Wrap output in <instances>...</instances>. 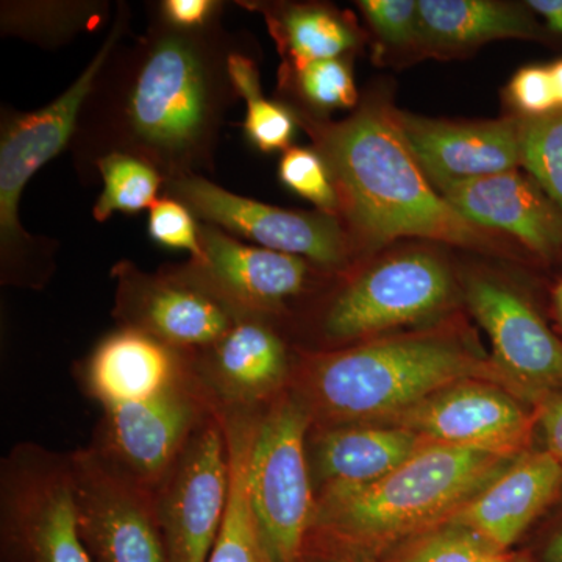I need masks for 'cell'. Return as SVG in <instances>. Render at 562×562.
<instances>
[{"label": "cell", "instance_id": "6da1fadb", "mask_svg": "<svg viewBox=\"0 0 562 562\" xmlns=\"http://www.w3.org/2000/svg\"><path fill=\"white\" fill-rule=\"evenodd\" d=\"M236 43L220 22L195 32L151 21L111 52L81 109L72 144L80 168L133 155L165 180L213 168L222 122L238 99L228 76Z\"/></svg>", "mask_w": 562, "mask_h": 562}, {"label": "cell", "instance_id": "7a4b0ae2", "mask_svg": "<svg viewBox=\"0 0 562 562\" xmlns=\"http://www.w3.org/2000/svg\"><path fill=\"white\" fill-rule=\"evenodd\" d=\"M382 94L368 95L344 121L297 114L330 172L353 265L401 239L449 244L494 255H530L508 236L465 220L422 171Z\"/></svg>", "mask_w": 562, "mask_h": 562}, {"label": "cell", "instance_id": "3957f363", "mask_svg": "<svg viewBox=\"0 0 562 562\" xmlns=\"http://www.w3.org/2000/svg\"><path fill=\"white\" fill-rule=\"evenodd\" d=\"M484 382L530 397L494 360H486L450 328L369 339L312 355L302 391L310 414L330 420L397 416L454 384Z\"/></svg>", "mask_w": 562, "mask_h": 562}, {"label": "cell", "instance_id": "277c9868", "mask_svg": "<svg viewBox=\"0 0 562 562\" xmlns=\"http://www.w3.org/2000/svg\"><path fill=\"white\" fill-rule=\"evenodd\" d=\"M514 461L428 443L379 482L324 487L313 527L362 552H382L449 522Z\"/></svg>", "mask_w": 562, "mask_h": 562}, {"label": "cell", "instance_id": "5b68a950", "mask_svg": "<svg viewBox=\"0 0 562 562\" xmlns=\"http://www.w3.org/2000/svg\"><path fill=\"white\" fill-rule=\"evenodd\" d=\"M128 27V9L122 3L101 49L79 79L49 105L32 113L2 111L0 131V269L2 283L43 288L54 272L52 254L43 239L29 235L20 222L25 184L52 158L60 155L76 135L81 109L111 52Z\"/></svg>", "mask_w": 562, "mask_h": 562}, {"label": "cell", "instance_id": "8992f818", "mask_svg": "<svg viewBox=\"0 0 562 562\" xmlns=\"http://www.w3.org/2000/svg\"><path fill=\"white\" fill-rule=\"evenodd\" d=\"M328 303L322 331L333 342H362L435 316L449 305L453 277L430 247H401L358 262Z\"/></svg>", "mask_w": 562, "mask_h": 562}, {"label": "cell", "instance_id": "52a82bcc", "mask_svg": "<svg viewBox=\"0 0 562 562\" xmlns=\"http://www.w3.org/2000/svg\"><path fill=\"white\" fill-rule=\"evenodd\" d=\"M0 522L21 562H92L81 541L69 454L18 443L0 465Z\"/></svg>", "mask_w": 562, "mask_h": 562}, {"label": "cell", "instance_id": "ba28073f", "mask_svg": "<svg viewBox=\"0 0 562 562\" xmlns=\"http://www.w3.org/2000/svg\"><path fill=\"white\" fill-rule=\"evenodd\" d=\"M312 414L297 398L273 403L258 417L249 458L251 509L277 562H299L313 527L306 432Z\"/></svg>", "mask_w": 562, "mask_h": 562}, {"label": "cell", "instance_id": "9c48e42d", "mask_svg": "<svg viewBox=\"0 0 562 562\" xmlns=\"http://www.w3.org/2000/svg\"><path fill=\"white\" fill-rule=\"evenodd\" d=\"M220 408L194 361L160 394L103 409L101 441L94 446L125 475L157 492L191 436Z\"/></svg>", "mask_w": 562, "mask_h": 562}, {"label": "cell", "instance_id": "30bf717a", "mask_svg": "<svg viewBox=\"0 0 562 562\" xmlns=\"http://www.w3.org/2000/svg\"><path fill=\"white\" fill-rule=\"evenodd\" d=\"M162 191L187 205L203 224L243 236L262 249L294 255L324 271H342L353 265L341 222L330 214L284 210L243 198L201 173L165 180Z\"/></svg>", "mask_w": 562, "mask_h": 562}, {"label": "cell", "instance_id": "8fae6325", "mask_svg": "<svg viewBox=\"0 0 562 562\" xmlns=\"http://www.w3.org/2000/svg\"><path fill=\"white\" fill-rule=\"evenodd\" d=\"M231 491L224 413L216 409L191 436L155 492L166 562H209Z\"/></svg>", "mask_w": 562, "mask_h": 562}, {"label": "cell", "instance_id": "7c38bea8", "mask_svg": "<svg viewBox=\"0 0 562 562\" xmlns=\"http://www.w3.org/2000/svg\"><path fill=\"white\" fill-rule=\"evenodd\" d=\"M113 277L114 316L121 327L147 333L184 353L209 349L241 319L190 262L147 273L131 261H121L114 266Z\"/></svg>", "mask_w": 562, "mask_h": 562}, {"label": "cell", "instance_id": "4fadbf2b", "mask_svg": "<svg viewBox=\"0 0 562 562\" xmlns=\"http://www.w3.org/2000/svg\"><path fill=\"white\" fill-rule=\"evenodd\" d=\"M81 541L95 562H166L154 492L94 446L69 453Z\"/></svg>", "mask_w": 562, "mask_h": 562}, {"label": "cell", "instance_id": "5bb4252c", "mask_svg": "<svg viewBox=\"0 0 562 562\" xmlns=\"http://www.w3.org/2000/svg\"><path fill=\"white\" fill-rule=\"evenodd\" d=\"M390 422L431 443L514 461L528 452L539 408H525L516 395L495 384L465 382L436 392Z\"/></svg>", "mask_w": 562, "mask_h": 562}, {"label": "cell", "instance_id": "9a60e30c", "mask_svg": "<svg viewBox=\"0 0 562 562\" xmlns=\"http://www.w3.org/2000/svg\"><path fill=\"white\" fill-rule=\"evenodd\" d=\"M465 302L490 336L494 361L530 397L561 390L562 341L524 295L501 280L472 273Z\"/></svg>", "mask_w": 562, "mask_h": 562}, {"label": "cell", "instance_id": "2e32d148", "mask_svg": "<svg viewBox=\"0 0 562 562\" xmlns=\"http://www.w3.org/2000/svg\"><path fill=\"white\" fill-rule=\"evenodd\" d=\"M202 257L191 268L241 317L269 319L306 290L317 266L281 251L249 246L210 224L199 228Z\"/></svg>", "mask_w": 562, "mask_h": 562}, {"label": "cell", "instance_id": "e0dca14e", "mask_svg": "<svg viewBox=\"0 0 562 562\" xmlns=\"http://www.w3.org/2000/svg\"><path fill=\"white\" fill-rule=\"evenodd\" d=\"M403 136L432 187L520 169V117L447 121L397 110Z\"/></svg>", "mask_w": 562, "mask_h": 562}, {"label": "cell", "instance_id": "ac0fdd59", "mask_svg": "<svg viewBox=\"0 0 562 562\" xmlns=\"http://www.w3.org/2000/svg\"><path fill=\"white\" fill-rule=\"evenodd\" d=\"M465 220L508 236L542 260L562 255V211L520 169L438 188Z\"/></svg>", "mask_w": 562, "mask_h": 562}, {"label": "cell", "instance_id": "d6986e66", "mask_svg": "<svg viewBox=\"0 0 562 562\" xmlns=\"http://www.w3.org/2000/svg\"><path fill=\"white\" fill-rule=\"evenodd\" d=\"M562 492V464L552 454L527 452L454 514L450 524L508 552Z\"/></svg>", "mask_w": 562, "mask_h": 562}, {"label": "cell", "instance_id": "ffe728a7", "mask_svg": "<svg viewBox=\"0 0 562 562\" xmlns=\"http://www.w3.org/2000/svg\"><path fill=\"white\" fill-rule=\"evenodd\" d=\"M194 355L195 371L224 409H250L265 401L290 369L286 344L262 317H241L220 341Z\"/></svg>", "mask_w": 562, "mask_h": 562}, {"label": "cell", "instance_id": "44dd1931", "mask_svg": "<svg viewBox=\"0 0 562 562\" xmlns=\"http://www.w3.org/2000/svg\"><path fill=\"white\" fill-rule=\"evenodd\" d=\"M192 355L135 328L120 327L92 351L85 382L103 409L146 401L188 371Z\"/></svg>", "mask_w": 562, "mask_h": 562}, {"label": "cell", "instance_id": "7402d4cb", "mask_svg": "<svg viewBox=\"0 0 562 562\" xmlns=\"http://www.w3.org/2000/svg\"><path fill=\"white\" fill-rule=\"evenodd\" d=\"M420 47L428 54L471 50L495 40H546L527 3L498 0H420Z\"/></svg>", "mask_w": 562, "mask_h": 562}, {"label": "cell", "instance_id": "603a6c76", "mask_svg": "<svg viewBox=\"0 0 562 562\" xmlns=\"http://www.w3.org/2000/svg\"><path fill=\"white\" fill-rule=\"evenodd\" d=\"M427 439L412 430L395 427H335L314 443L316 471L328 486H366L401 468Z\"/></svg>", "mask_w": 562, "mask_h": 562}, {"label": "cell", "instance_id": "cb8c5ba5", "mask_svg": "<svg viewBox=\"0 0 562 562\" xmlns=\"http://www.w3.org/2000/svg\"><path fill=\"white\" fill-rule=\"evenodd\" d=\"M231 453L227 512L209 562H277L251 509L249 458L258 417L250 409H224Z\"/></svg>", "mask_w": 562, "mask_h": 562}, {"label": "cell", "instance_id": "d4e9b609", "mask_svg": "<svg viewBox=\"0 0 562 562\" xmlns=\"http://www.w3.org/2000/svg\"><path fill=\"white\" fill-rule=\"evenodd\" d=\"M265 13L269 32L284 58L283 69H301L310 63L336 60L358 49L362 35L346 13L321 3L255 5Z\"/></svg>", "mask_w": 562, "mask_h": 562}, {"label": "cell", "instance_id": "484cf974", "mask_svg": "<svg viewBox=\"0 0 562 562\" xmlns=\"http://www.w3.org/2000/svg\"><path fill=\"white\" fill-rule=\"evenodd\" d=\"M102 177L103 191L92 209L98 222L110 220L114 213H139L158 201L165 177L149 162L128 154L105 155L95 165Z\"/></svg>", "mask_w": 562, "mask_h": 562}, {"label": "cell", "instance_id": "4316f807", "mask_svg": "<svg viewBox=\"0 0 562 562\" xmlns=\"http://www.w3.org/2000/svg\"><path fill=\"white\" fill-rule=\"evenodd\" d=\"M520 117V168L562 211V110Z\"/></svg>", "mask_w": 562, "mask_h": 562}, {"label": "cell", "instance_id": "83f0119b", "mask_svg": "<svg viewBox=\"0 0 562 562\" xmlns=\"http://www.w3.org/2000/svg\"><path fill=\"white\" fill-rule=\"evenodd\" d=\"M281 85L291 81L313 116L335 110H351L360 105L353 74L342 58L310 63L301 69H281Z\"/></svg>", "mask_w": 562, "mask_h": 562}, {"label": "cell", "instance_id": "f1b7e54d", "mask_svg": "<svg viewBox=\"0 0 562 562\" xmlns=\"http://www.w3.org/2000/svg\"><path fill=\"white\" fill-rule=\"evenodd\" d=\"M494 552L472 531L447 522L402 542L386 562H490Z\"/></svg>", "mask_w": 562, "mask_h": 562}, {"label": "cell", "instance_id": "f546056e", "mask_svg": "<svg viewBox=\"0 0 562 562\" xmlns=\"http://www.w3.org/2000/svg\"><path fill=\"white\" fill-rule=\"evenodd\" d=\"M279 179L292 192L312 202L317 211L338 217V195L330 172L313 147H291L284 151L279 165Z\"/></svg>", "mask_w": 562, "mask_h": 562}, {"label": "cell", "instance_id": "4dcf8cb0", "mask_svg": "<svg viewBox=\"0 0 562 562\" xmlns=\"http://www.w3.org/2000/svg\"><path fill=\"white\" fill-rule=\"evenodd\" d=\"M358 9L386 46L420 49L419 3L416 0H360Z\"/></svg>", "mask_w": 562, "mask_h": 562}, {"label": "cell", "instance_id": "1f68e13d", "mask_svg": "<svg viewBox=\"0 0 562 562\" xmlns=\"http://www.w3.org/2000/svg\"><path fill=\"white\" fill-rule=\"evenodd\" d=\"M246 102L244 132L247 139L265 154L291 149L292 139L301 125L295 111L284 103L268 101L262 94Z\"/></svg>", "mask_w": 562, "mask_h": 562}, {"label": "cell", "instance_id": "d6a6232c", "mask_svg": "<svg viewBox=\"0 0 562 562\" xmlns=\"http://www.w3.org/2000/svg\"><path fill=\"white\" fill-rule=\"evenodd\" d=\"M198 217L187 205L177 199H158L149 210V235L155 243L172 250H187L191 260L202 257L201 238H199Z\"/></svg>", "mask_w": 562, "mask_h": 562}, {"label": "cell", "instance_id": "836d02e7", "mask_svg": "<svg viewBox=\"0 0 562 562\" xmlns=\"http://www.w3.org/2000/svg\"><path fill=\"white\" fill-rule=\"evenodd\" d=\"M506 95L522 117L546 116L560 110L550 66H527L517 70L509 81Z\"/></svg>", "mask_w": 562, "mask_h": 562}, {"label": "cell", "instance_id": "e575fe53", "mask_svg": "<svg viewBox=\"0 0 562 562\" xmlns=\"http://www.w3.org/2000/svg\"><path fill=\"white\" fill-rule=\"evenodd\" d=\"M222 5L216 0H165L157 7V16L179 31H203L220 22Z\"/></svg>", "mask_w": 562, "mask_h": 562}, {"label": "cell", "instance_id": "d590c367", "mask_svg": "<svg viewBox=\"0 0 562 562\" xmlns=\"http://www.w3.org/2000/svg\"><path fill=\"white\" fill-rule=\"evenodd\" d=\"M228 76H231L236 94L244 101L262 94L257 61L244 52V47L233 52L228 58Z\"/></svg>", "mask_w": 562, "mask_h": 562}, {"label": "cell", "instance_id": "8d00e7d4", "mask_svg": "<svg viewBox=\"0 0 562 562\" xmlns=\"http://www.w3.org/2000/svg\"><path fill=\"white\" fill-rule=\"evenodd\" d=\"M538 408L546 450L562 464V394L549 395L539 402Z\"/></svg>", "mask_w": 562, "mask_h": 562}, {"label": "cell", "instance_id": "74e56055", "mask_svg": "<svg viewBox=\"0 0 562 562\" xmlns=\"http://www.w3.org/2000/svg\"><path fill=\"white\" fill-rule=\"evenodd\" d=\"M525 3L541 18L547 31L562 35V0H528Z\"/></svg>", "mask_w": 562, "mask_h": 562}, {"label": "cell", "instance_id": "f35d334b", "mask_svg": "<svg viewBox=\"0 0 562 562\" xmlns=\"http://www.w3.org/2000/svg\"><path fill=\"white\" fill-rule=\"evenodd\" d=\"M542 560L543 562H562V530L547 543Z\"/></svg>", "mask_w": 562, "mask_h": 562}, {"label": "cell", "instance_id": "ab89813d", "mask_svg": "<svg viewBox=\"0 0 562 562\" xmlns=\"http://www.w3.org/2000/svg\"><path fill=\"white\" fill-rule=\"evenodd\" d=\"M550 72H552L554 94H557L558 106L562 110V58L550 65Z\"/></svg>", "mask_w": 562, "mask_h": 562}, {"label": "cell", "instance_id": "60d3db41", "mask_svg": "<svg viewBox=\"0 0 562 562\" xmlns=\"http://www.w3.org/2000/svg\"><path fill=\"white\" fill-rule=\"evenodd\" d=\"M490 562H531L527 554L494 552L490 558Z\"/></svg>", "mask_w": 562, "mask_h": 562}, {"label": "cell", "instance_id": "b9f144b4", "mask_svg": "<svg viewBox=\"0 0 562 562\" xmlns=\"http://www.w3.org/2000/svg\"><path fill=\"white\" fill-rule=\"evenodd\" d=\"M552 301H553V310L554 316H557L558 322H560L562 328V279L554 284L552 290Z\"/></svg>", "mask_w": 562, "mask_h": 562}, {"label": "cell", "instance_id": "7bdbcfd3", "mask_svg": "<svg viewBox=\"0 0 562 562\" xmlns=\"http://www.w3.org/2000/svg\"><path fill=\"white\" fill-rule=\"evenodd\" d=\"M314 562H333V561H314Z\"/></svg>", "mask_w": 562, "mask_h": 562}]
</instances>
